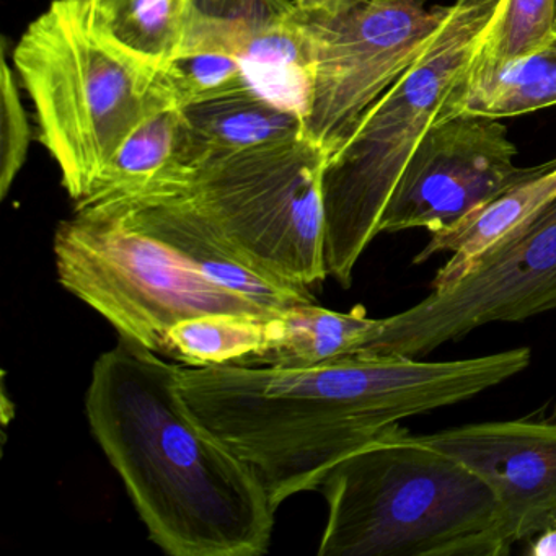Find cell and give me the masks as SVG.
<instances>
[{"label":"cell","mask_w":556,"mask_h":556,"mask_svg":"<svg viewBox=\"0 0 556 556\" xmlns=\"http://www.w3.org/2000/svg\"><path fill=\"white\" fill-rule=\"evenodd\" d=\"M451 5L374 0L340 17H307L312 80L307 141L328 155L428 47Z\"/></svg>","instance_id":"8"},{"label":"cell","mask_w":556,"mask_h":556,"mask_svg":"<svg viewBox=\"0 0 556 556\" xmlns=\"http://www.w3.org/2000/svg\"><path fill=\"white\" fill-rule=\"evenodd\" d=\"M379 327L366 308L334 312L315 304L294 305L268 320V343L253 366L304 369L357 356Z\"/></svg>","instance_id":"15"},{"label":"cell","mask_w":556,"mask_h":556,"mask_svg":"<svg viewBox=\"0 0 556 556\" xmlns=\"http://www.w3.org/2000/svg\"><path fill=\"white\" fill-rule=\"evenodd\" d=\"M61 286L119 337L168 357L172 327L207 314L273 315L204 278L113 207L76 210L54 233Z\"/></svg>","instance_id":"7"},{"label":"cell","mask_w":556,"mask_h":556,"mask_svg":"<svg viewBox=\"0 0 556 556\" xmlns=\"http://www.w3.org/2000/svg\"><path fill=\"white\" fill-rule=\"evenodd\" d=\"M325 161L321 149L299 139L187 165L141 197L178 198L263 275L312 289L328 278Z\"/></svg>","instance_id":"6"},{"label":"cell","mask_w":556,"mask_h":556,"mask_svg":"<svg viewBox=\"0 0 556 556\" xmlns=\"http://www.w3.org/2000/svg\"><path fill=\"white\" fill-rule=\"evenodd\" d=\"M99 207L122 211L132 224L187 260L204 278L249 299L269 314L315 302L311 289L295 288L263 275L178 198L151 194Z\"/></svg>","instance_id":"12"},{"label":"cell","mask_w":556,"mask_h":556,"mask_svg":"<svg viewBox=\"0 0 556 556\" xmlns=\"http://www.w3.org/2000/svg\"><path fill=\"white\" fill-rule=\"evenodd\" d=\"M100 0H53L14 48L15 73L34 103L38 141L74 203L84 200L123 142L168 109L157 67L123 50L99 22Z\"/></svg>","instance_id":"4"},{"label":"cell","mask_w":556,"mask_h":556,"mask_svg":"<svg viewBox=\"0 0 556 556\" xmlns=\"http://www.w3.org/2000/svg\"><path fill=\"white\" fill-rule=\"evenodd\" d=\"M488 484L513 543L556 527V422L510 419L419 435Z\"/></svg>","instance_id":"11"},{"label":"cell","mask_w":556,"mask_h":556,"mask_svg":"<svg viewBox=\"0 0 556 556\" xmlns=\"http://www.w3.org/2000/svg\"><path fill=\"white\" fill-rule=\"evenodd\" d=\"M500 119L457 115L432 126L413 151L383 211L379 233H441L529 177Z\"/></svg>","instance_id":"10"},{"label":"cell","mask_w":556,"mask_h":556,"mask_svg":"<svg viewBox=\"0 0 556 556\" xmlns=\"http://www.w3.org/2000/svg\"><path fill=\"white\" fill-rule=\"evenodd\" d=\"M190 164L305 139L298 113L252 87L180 110Z\"/></svg>","instance_id":"13"},{"label":"cell","mask_w":556,"mask_h":556,"mask_svg":"<svg viewBox=\"0 0 556 556\" xmlns=\"http://www.w3.org/2000/svg\"><path fill=\"white\" fill-rule=\"evenodd\" d=\"M320 556H506L493 491L400 422L338 462L320 486Z\"/></svg>","instance_id":"3"},{"label":"cell","mask_w":556,"mask_h":556,"mask_svg":"<svg viewBox=\"0 0 556 556\" xmlns=\"http://www.w3.org/2000/svg\"><path fill=\"white\" fill-rule=\"evenodd\" d=\"M86 415L148 529L172 556H260L276 509L258 475L201 425L178 363L126 338L92 367Z\"/></svg>","instance_id":"2"},{"label":"cell","mask_w":556,"mask_h":556,"mask_svg":"<svg viewBox=\"0 0 556 556\" xmlns=\"http://www.w3.org/2000/svg\"><path fill=\"white\" fill-rule=\"evenodd\" d=\"M190 165L181 113L164 109L149 116L118 149L76 210L132 200Z\"/></svg>","instance_id":"16"},{"label":"cell","mask_w":556,"mask_h":556,"mask_svg":"<svg viewBox=\"0 0 556 556\" xmlns=\"http://www.w3.org/2000/svg\"><path fill=\"white\" fill-rule=\"evenodd\" d=\"M556 198V159L533 167L529 177L507 188L483 206L441 233H432L428 245L415 256V265L428 262L438 253L452 258L431 281L432 291L451 288L460 281L475 263L501 239L532 219Z\"/></svg>","instance_id":"14"},{"label":"cell","mask_w":556,"mask_h":556,"mask_svg":"<svg viewBox=\"0 0 556 556\" xmlns=\"http://www.w3.org/2000/svg\"><path fill=\"white\" fill-rule=\"evenodd\" d=\"M294 9V0H193L180 51H223L239 58L263 28Z\"/></svg>","instance_id":"20"},{"label":"cell","mask_w":556,"mask_h":556,"mask_svg":"<svg viewBox=\"0 0 556 556\" xmlns=\"http://www.w3.org/2000/svg\"><path fill=\"white\" fill-rule=\"evenodd\" d=\"M556 311V198L501 239L451 288L379 318L357 356L421 357L496 321H522Z\"/></svg>","instance_id":"9"},{"label":"cell","mask_w":556,"mask_h":556,"mask_svg":"<svg viewBox=\"0 0 556 556\" xmlns=\"http://www.w3.org/2000/svg\"><path fill=\"white\" fill-rule=\"evenodd\" d=\"M555 35V0H504L467 79L540 50Z\"/></svg>","instance_id":"22"},{"label":"cell","mask_w":556,"mask_h":556,"mask_svg":"<svg viewBox=\"0 0 556 556\" xmlns=\"http://www.w3.org/2000/svg\"><path fill=\"white\" fill-rule=\"evenodd\" d=\"M247 87L252 86L243 64L223 51H180L155 74V90L168 109L184 110Z\"/></svg>","instance_id":"21"},{"label":"cell","mask_w":556,"mask_h":556,"mask_svg":"<svg viewBox=\"0 0 556 556\" xmlns=\"http://www.w3.org/2000/svg\"><path fill=\"white\" fill-rule=\"evenodd\" d=\"M374 0H294L295 8L307 17H340Z\"/></svg>","instance_id":"24"},{"label":"cell","mask_w":556,"mask_h":556,"mask_svg":"<svg viewBox=\"0 0 556 556\" xmlns=\"http://www.w3.org/2000/svg\"><path fill=\"white\" fill-rule=\"evenodd\" d=\"M530 361L529 348H514L458 361L372 354L304 369L178 363V372L193 415L255 470L278 510L320 490L338 462L390 426L473 399Z\"/></svg>","instance_id":"1"},{"label":"cell","mask_w":556,"mask_h":556,"mask_svg":"<svg viewBox=\"0 0 556 556\" xmlns=\"http://www.w3.org/2000/svg\"><path fill=\"white\" fill-rule=\"evenodd\" d=\"M503 2L455 0L418 60L325 161V266L341 288L353 282L406 162L464 86Z\"/></svg>","instance_id":"5"},{"label":"cell","mask_w":556,"mask_h":556,"mask_svg":"<svg viewBox=\"0 0 556 556\" xmlns=\"http://www.w3.org/2000/svg\"><path fill=\"white\" fill-rule=\"evenodd\" d=\"M555 24H556V0H555Z\"/></svg>","instance_id":"26"},{"label":"cell","mask_w":556,"mask_h":556,"mask_svg":"<svg viewBox=\"0 0 556 556\" xmlns=\"http://www.w3.org/2000/svg\"><path fill=\"white\" fill-rule=\"evenodd\" d=\"M556 105V35L540 50L490 73L468 77L442 119L478 115L504 119Z\"/></svg>","instance_id":"17"},{"label":"cell","mask_w":556,"mask_h":556,"mask_svg":"<svg viewBox=\"0 0 556 556\" xmlns=\"http://www.w3.org/2000/svg\"><path fill=\"white\" fill-rule=\"evenodd\" d=\"M273 315L207 314L188 318L168 331V357L190 367L253 366L268 343Z\"/></svg>","instance_id":"18"},{"label":"cell","mask_w":556,"mask_h":556,"mask_svg":"<svg viewBox=\"0 0 556 556\" xmlns=\"http://www.w3.org/2000/svg\"><path fill=\"white\" fill-rule=\"evenodd\" d=\"M193 0H100L99 22L123 50L152 67L177 53Z\"/></svg>","instance_id":"19"},{"label":"cell","mask_w":556,"mask_h":556,"mask_svg":"<svg viewBox=\"0 0 556 556\" xmlns=\"http://www.w3.org/2000/svg\"><path fill=\"white\" fill-rule=\"evenodd\" d=\"M31 128L14 71L2 51L0 76V200H4L27 162Z\"/></svg>","instance_id":"23"},{"label":"cell","mask_w":556,"mask_h":556,"mask_svg":"<svg viewBox=\"0 0 556 556\" xmlns=\"http://www.w3.org/2000/svg\"><path fill=\"white\" fill-rule=\"evenodd\" d=\"M529 552L533 556H556V527L535 535Z\"/></svg>","instance_id":"25"}]
</instances>
